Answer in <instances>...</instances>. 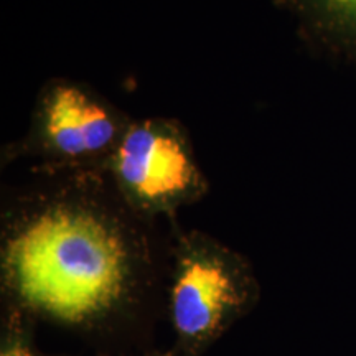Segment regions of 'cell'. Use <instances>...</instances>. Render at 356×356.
Instances as JSON below:
<instances>
[{
	"label": "cell",
	"mask_w": 356,
	"mask_h": 356,
	"mask_svg": "<svg viewBox=\"0 0 356 356\" xmlns=\"http://www.w3.org/2000/svg\"><path fill=\"white\" fill-rule=\"evenodd\" d=\"M131 122L88 84L51 78L40 88L26 132L2 150V167L33 159L38 172H106Z\"/></svg>",
	"instance_id": "3"
},
{
	"label": "cell",
	"mask_w": 356,
	"mask_h": 356,
	"mask_svg": "<svg viewBox=\"0 0 356 356\" xmlns=\"http://www.w3.org/2000/svg\"><path fill=\"white\" fill-rule=\"evenodd\" d=\"M106 173L132 210L157 221L177 222L210 191L188 132L172 118L132 119Z\"/></svg>",
	"instance_id": "4"
},
{
	"label": "cell",
	"mask_w": 356,
	"mask_h": 356,
	"mask_svg": "<svg viewBox=\"0 0 356 356\" xmlns=\"http://www.w3.org/2000/svg\"><path fill=\"white\" fill-rule=\"evenodd\" d=\"M43 356H56V355H47ZM97 356H180L177 353L172 346H167V348H147V350H139V351H129V353H99Z\"/></svg>",
	"instance_id": "7"
},
{
	"label": "cell",
	"mask_w": 356,
	"mask_h": 356,
	"mask_svg": "<svg viewBox=\"0 0 356 356\" xmlns=\"http://www.w3.org/2000/svg\"><path fill=\"white\" fill-rule=\"evenodd\" d=\"M37 323L20 312L2 307L0 356H43L37 340Z\"/></svg>",
	"instance_id": "6"
},
{
	"label": "cell",
	"mask_w": 356,
	"mask_h": 356,
	"mask_svg": "<svg viewBox=\"0 0 356 356\" xmlns=\"http://www.w3.org/2000/svg\"><path fill=\"white\" fill-rule=\"evenodd\" d=\"M312 42L356 70V0H287Z\"/></svg>",
	"instance_id": "5"
},
{
	"label": "cell",
	"mask_w": 356,
	"mask_h": 356,
	"mask_svg": "<svg viewBox=\"0 0 356 356\" xmlns=\"http://www.w3.org/2000/svg\"><path fill=\"white\" fill-rule=\"evenodd\" d=\"M251 261L200 229H172L165 317L180 356H203L259 305Z\"/></svg>",
	"instance_id": "2"
},
{
	"label": "cell",
	"mask_w": 356,
	"mask_h": 356,
	"mask_svg": "<svg viewBox=\"0 0 356 356\" xmlns=\"http://www.w3.org/2000/svg\"><path fill=\"white\" fill-rule=\"evenodd\" d=\"M124 202L106 172H38L3 193L2 307L104 353L145 345L165 314L172 229Z\"/></svg>",
	"instance_id": "1"
}]
</instances>
